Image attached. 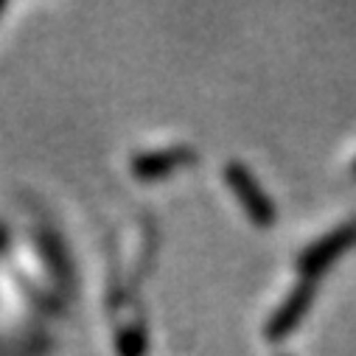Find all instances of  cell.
<instances>
[{"mask_svg":"<svg viewBox=\"0 0 356 356\" xmlns=\"http://www.w3.org/2000/svg\"><path fill=\"white\" fill-rule=\"evenodd\" d=\"M225 180H227V186L236 191L238 202L244 205L247 216H250L255 225L270 227V225L275 222V205H273L270 194L261 188V183L255 180L252 171H250L244 163H238V160L227 163V165H225Z\"/></svg>","mask_w":356,"mask_h":356,"instance_id":"1","label":"cell"},{"mask_svg":"<svg viewBox=\"0 0 356 356\" xmlns=\"http://www.w3.org/2000/svg\"><path fill=\"white\" fill-rule=\"evenodd\" d=\"M356 244V219L342 222L339 227L328 230L325 236H320L317 241H312L300 255H298V273H303L309 281L314 275H320L328 264H334L345 250H350Z\"/></svg>","mask_w":356,"mask_h":356,"instance_id":"2","label":"cell"},{"mask_svg":"<svg viewBox=\"0 0 356 356\" xmlns=\"http://www.w3.org/2000/svg\"><path fill=\"white\" fill-rule=\"evenodd\" d=\"M312 300H314V284H312L309 278H303V281L281 300V306L273 312V317L266 320V325H264L266 337H270L273 342H275V339H284V337L303 320V314L309 312Z\"/></svg>","mask_w":356,"mask_h":356,"instance_id":"3","label":"cell"},{"mask_svg":"<svg viewBox=\"0 0 356 356\" xmlns=\"http://www.w3.org/2000/svg\"><path fill=\"white\" fill-rule=\"evenodd\" d=\"M194 160L191 146H168V149H154V152H140L132 157V171L138 177H160L183 163Z\"/></svg>","mask_w":356,"mask_h":356,"instance_id":"4","label":"cell"},{"mask_svg":"<svg viewBox=\"0 0 356 356\" xmlns=\"http://www.w3.org/2000/svg\"><path fill=\"white\" fill-rule=\"evenodd\" d=\"M353 174H356V163H353Z\"/></svg>","mask_w":356,"mask_h":356,"instance_id":"5","label":"cell"}]
</instances>
